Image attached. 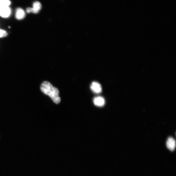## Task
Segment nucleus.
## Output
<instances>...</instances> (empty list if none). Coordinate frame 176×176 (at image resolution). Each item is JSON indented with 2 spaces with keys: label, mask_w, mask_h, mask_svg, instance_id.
<instances>
[{
  "label": "nucleus",
  "mask_w": 176,
  "mask_h": 176,
  "mask_svg": "<svg viewBox=\"0 0 176 176\" xmlns=\"http://www.w3.org/2000/svg\"><path fill=\"white\" fill-rule=\"evenodd\" d=\"M166 146L170 150L174 151L176 147V142L174 139L172 137H169L167 141Z\"/></svg>",
  "instance_id": "423d86ee"
},
{
  "label": "nucleus",
  "mask_w": 176,
  "mask_h": 176,
  "mask_svg": "<svg viewBox=\"0 0 176 176\" xmlns=\"http://www.w3.org/2000/svg\"><path fill=\"white\" fill-rule=\"evenodd\" d=\"M41 8V3L39 2H35L33 4L32 7L28 8L26 9V12L28 13L37 14L40 11Z\"/></svg>",
  "instance_id": "f03ea898"
},
{
  "label": "nucleus",
  "mask_w": 176,
  "mask_h": 176,
  "mask_svg": "<svg viewBox=\"0 0 176 176\" xmlns=\"http://www.w3.org/2000/svg\"><path fill=\"white\" fill-rule=\"evenodd\" d=\"M40 88L41 92L49 96L54 103L58 104L60 102L58 90L54 87L50 82L46 81L44 82L41 84Z\"/></svg>",
  "instance_id": "f257e3e1"
},
{
  "label": "nucleus",
  "mask_w": 176,
  "mask_h": 176,
  "mask_svg": "<svg viewBox=\"0 0 176 176\" xmlns=\"http://www.w3.org/2000/svg\"><path fill=\"white\" fill-rule=\"evenodd\" d=\"M7 35V33L3 30L0 29V38L5 37Z\"/></svg>",
  "instance_id": "1a4fd4ad"
},
{
  "label": "nucleus",
  "mask_w": 176,
  "mask_h": 176,
  "mask_svg": "<svg viewBox=\"0 0 176 176\" xmlns=\"http://www.w3.org/2000/svg\"><path fill=\"white\" fill-rule=\"evenodd\" d=\"M11 10L10 7H0V16L3 18L10 17Z\"/></svg>",
  "instance_id": "7ed1b4c3"
},
{
  "label": "nucleus",
  "mask_w": 176,
  "mask_h": 176,
  "mask_svg": "<svg viewBox=\"0 0 176 176\" xmlns=\"http://www.w3.org/2000/svg\"><path fill=\"white\" fill-rule=\"evenodd\" d=\"M11 3L10 0H0V7H10Z\"/></svg>",
  "instance_id": "6e6552de"
},
{
  "label": "nucleus",
  "mask_w": 176,
  "mask_h": 176,
  "mask_svg": "<svg viewBox=\"0 0 176 176\" xmlns=\"http://www.w3.org/2000/svg\"><path fill=\"white\" fill-rule=\"evenodd\" d=\"M94 104L95 105L98 107L104 106L105 104L104 98L101 96L96 97L93 99Z\"/></svg>",
  "instance_id": "0eeeda50"
},
{
  "label": "nucleus",
  "mask_w": 176,
  "mask_h": 176,
  "mask_svg": "<svg viewBox=\"0 0 176 176\" xmlns=\"http://www.w3.org/2000/svg\"><path fill=\"white\" fill-rule=\"evenodd\" d=\"M90 88L92 92L96 94L101 93L102 90L101 84L98 82H93L91 85Z\"/></svg>",
  "instance_id": "20e7f679"
},
{
  "label": "nucleus",
  "mask_w": 176,
  "mask_h": 176,
  "mask_svg": "<svg viewBox=\"0 0 176 176\" xmlns=\"http://www.w3.org/2000/svg\"><path fill=\"white\" fill-rule=\"evenodd\" d=\"M26 16V13L23 9L17 8L15 11V17L18 20H21L24 19Z\"/></svg>",
  "instance_id": "39448f33"
}]
</instances>
